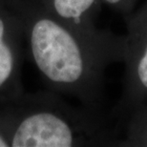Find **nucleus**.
I'll list each match as a JSON object with an SVG mask.
<instances>
[{"label":"nucleus","instance_id":"f03ea898","mask_svg":"<svg viewBox=\"0 0 147 147\" xmlns=\"http://www.w3.org/2000/svg\"><path fill=\"white\" fill-rule=\"evenodd\" d=\"M10 147H70L84 142L79 120L52 106H34L8 119Z\"/></svg>","mask_w":147,"mask_h":147},{"label":"nucleus","instance_id":"1a4fd4ad","mask_svg":"<svg viewBox=\"0 0 147 147\" xmlns=\"http://www.w3.org/2000/svg\"><path fill=\"white\" fill-rule=\"evenodd\" d=\"M6 1H14V0H6Z\"/></svg>","mask_w":147,"mask_h":147},{"label":"nucleus","instance_id":"6e6552de","mask_svg":"<svg viewBox=\"0 0 147 147\" xmlns=\"http://www.w3.org/2000/svg\"><path fill=\"white\" fill-rule=\"evenodd\" d=\"M146 130H147V125H146ZM143 134H144L145 136H142V142L143 143V145H146L147 146V131L144 132Z\"/></svg>","mask_w":147,"mask_h":147},{"label":"nucleus","instance_id":"7ed1b4c3","mask_svg":"<svg viewBox=\"0 0 147 147\" xmlns=\"http://www.w3.org/2000/svg\"><path fill=\"white\" fill-rule=\"evenodd\" d=\"M25 33L16 2L0 0V100H14L18 94L21 62L20 40Z\"/></svg>","mask_w":147,"mask_h":147},{"label":"nucleus","instance_id":"20e7f679","mask_svg":"<svg viewBox=\"0 0 147 147\" xmlns=\"http://www.w3.org/2000/svg\"><path fill=\"white\" fill-rule=\"evenodd\" d=\"M125 46L129 91L139 100L147 96V5L133 23Z\"/></svg>","mask_w":147,"mask_h":147},{"label":"nucleus","instance_id":"0eeeda50","mask_svg":"<svg viewBox=\"0 0 147 147\" xmlns=\"http://www.w3.org/2000/svg\"><path fill=\"white\" fill-rule=\"evenodd\" d=\"M106 4L113 6L117 8H123L126 6V3H128L131 0H103Z\"/></svg>","mask_w":147,"mask_h":147},{"label":"nucleus","instance_id":"423d86ee","mask_svg":"<svg viewBox=\"0 0 147 147\" xmlns=\"http://www.w3.org/2000/svg\"><path fill=\"white\" fill-rule=\"evenodd\" d=\"M0 147H10L8 121L0 117Z\"/></svg>","mask_w":147,"mask_h":147},{"label":"nucleus","instance_id":"f257e3e1","mask_svg":"<svg viewBox=\"0 0 147 147\" xmlns=\"http://www.w3.org/2000/svg\"><path fill=\"white\" fill-rule=\"evenodd\" d=\"M17 6L41 76L57 89L86 98L96 78V38L90 31L61 21L42 6L23 9L20 2Z\"/></svg>","mask_w":147,"mask_h":147},{"label":"nucleus","instance_id":"39448f33","mask_svg":"<svg viewBox=\"0 0 147 147\" xmlns=\"http://www.w3.org/2000/svg\"><path fill=\"white\" fill-rule=\"evenodd\" d=\"M98 0H41V6L61 21L89 31L87 18Z\"/></svg>","mask_w":147,"mask_h":147}]
</instances>
